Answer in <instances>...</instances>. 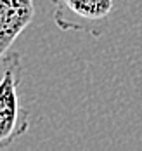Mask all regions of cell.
<instances>
[{
  "mask_svg": "<svg viewBox=\"0 0 142 151\" xmlns=\"http://www.w3.org/2000/svg\"><path fill=\"white\" fill-rule=\"evenodd\" d=\"M54 4V23L63 31H83L99 38L113 14V0H50Z\"/></svg>",
  "mask_w": 142,
  "mask_h": 151,
  "instance_id": "7a4b0ae2",
  "label": "cell"
},
{
  "mask_svg": "<svg viewBox=\"0 0 142 151\" xmlns=\"http://www.w3.org/2000/svg\"><path fill=\"white\" fill-rule=\"evenodd\" d=\"M0 63V150H5L17 137L26 134L30 127V111L19 101V85L23 80L21 54L9 50Z\"/></svg>",
  "mask_w": 142,
  "mask_h": 151,
  "instance_id": "6da1fadb",
  "label": "cell"
},
{
  "mask_svg": "<svg viewBox=\"0 0 142 151\" xmlns=\"http://www.w3.org/2000/svg\"><path fill=\"white\" fill-rule=\"evenodd\" d=\"M35 0H0V59L31 24Z\"/></svg>",
  "mask_w": 142,
  "mask_h": 151,
  "instance_id": "3957f363",
  "label": "cell"
}]
</instances>
